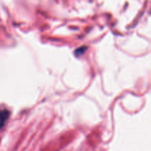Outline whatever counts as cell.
I'll return each mask as SVG.
<instances>
[{
	"label": "cell",
	"mask_w": 151,
	"mask_h": 151,
	"mask_svg": "<svg viewBox=\"0 0 151 151\" xmlns=\"http://www.w3.org/2000/svg\"><path fill=\"white\" fill-rule=\"evenodd\" d=\"M9 111L6 109H0V128L4 126V123L9 117Z\"/></svg>",
	"instance_id": "cell-1"
}]
</instances>
